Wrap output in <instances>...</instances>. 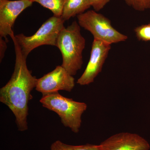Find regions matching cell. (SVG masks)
Segmentation results:
<instances>
[{"instance_id": "e0dca14e", "label": "cell", "mask_w": 150, "mask_h": 150, "mask_svg": "<svg viewBox=\"0 0 150 150\" xmlns=\"http://www.w3.org/2000/svg\"><path fill=\"white\" fill-rule=\"evenodd\" d=\"M4 1V0H0V1Z\"/></svg>"}, {"instance_id": "9c48e42d", "label": "cell", "mask_w": 150, "mask_h": 150, "mask_svg": "<svg viewBox=\"0 0 150 150\" xmlns=\"http://www.w3.org/2000/svg\"><path fill=\"white\" fill-rule=\"evenodd\" d=\"M100 150H149L145 139L134 133L122 132L109 137L99 144Z\"/></svg>"}, {"instance_id": "7c38bea8", "label": "cell", "mask_w": 150, "mask_h": 150, "mask_svg": "<svg viewBox=\"0 0 150 150\" xmlns=\"http://www.w3.org/2000/svg\"><path fill=\"white\" fill-rule=\"evenodd\" d=\"M51 150H100L99 145L86 144L79 146H73L57 141L52 144Z\"/></svg>"}, {"instance_id": "30bf717a", "label": "cell", "mask_w": 150, "mask_h": 150, "mask_svg": "<svg viewBox=\"0 0 150 150\" xmlns=\"http://www.w3.org/2000/svg\"><path fill=\"white\" fill-rule=\"evenodd\" d=\"M91 7L89 0H67L61 17L65 21H67L84 13Z\"/></svg>"}, {"instance_id": "2e32d148", "label": "cell", "mask_w": 150, "mask_h": 150, "mask_svg": "<svg viewBox=\"0 0 150 150\" xmlns=\"http://www.w3.org/2000/svg\"><path fill=\"white\" fill-rule=\"evenodd\" d=\"M3 38L0 37V60L1 62L4 57L5 53L6 50L7 41Z\"/></svg>"}, {"instance_id": "5bb4252c", "label": "cell", "mask_w": 150, "mask_h": 150, "mask_svg": "<svg viewBox=\"0 0 150 150\" xmlns=\"http://www.w3.org/2000/svg\"><path fill=\"white\" fill-rule=\"evenodd\" d=\"M126 4L135 10L143 11L150 9V0H123Z\"/></svg>"}, {"instance_id": "8992f818", "label": "cell", "mask_w": 150, "mask_h": 150, "mask_svg": "<svg viewBox=\"0 0 150 150\" xmlns=\"http://www.w3.org/2000/svg\"><path fill=\"white\" fill-rule=\"evenodd\" d=\"M75 79L62 66L38 79L35 90L46 95L59 91L71 92L74 87Z\"/></svg>"}, {"instance_id": "7a4b0ae2", "label": "cell", "mask_w": 150, "mask_h": 150, "mask_svg": "<svg viewBox=\"0 0 150 150\" xmlns=\"http://www.w3.org/2000/svg\"><path fill=\"white\" fill-rule=\"evenodd\" d=\"M85 46V39L81 34V26L76 21L64 27L60 32L57 47L62 54V66L72 76L76 74L82 67L83 52Z\"/></svg>"}, {"instance_id": "52a82bcc", "label": "cell", "mask_w": 150, "mask_h": 150, "mask_svg": "<svg viewBox=\"0 0 150 150\" xmlns=\"http://www.w3.org/2000/svg\"><path fill=\"white\" fill-rule=\"evenodd\" d=\"M110 49V44L94 39L89 60L83 74L77 81V83L81 86H85L93 82L95 79L102 71Z\"/></svg>"}, {"instance_id": "6da1fadb", "label": "cell", "mask_w": 150, "mask_h": 150, "mask_svg": "<svg viewBox=\"0 0 150 150\" xmlns=\"http://www.w3.org/2000/svg\"><path fill=\"white\" fill-rule=\"evenodd\" d=\"M15 35L11 38L16 54L14 69L8 82L0 89V101L13 113L18 131H23L28 129V103L38 79L28 69L26 59L23 56Z\"/></svg>"}, {"instance_id": "5b68a950", "label": "cell", "mask_w": 150, "mask_h": 150, "mask_svg": "<svg viewBox=\"0 0 150 150\" xmlns=\"http://www.w3.org/2000/svg\"><path fill=\"white\" fill-rule=\"evenodd\" d=\"M81 27L89 31L94 39L111 45L126 41L128 36L113 27L110 20L94 10L87 11L77 16Z\"/></svg>"}, {"instance_id": "ba28073f", "label": "cell", "mask_w": 150, "mask_h": 150, "mask_svg": "<svg viewBox=\"0 0 150 150\" xmlns=\"http://www.w3.org/2000/svg\"><path fill=\"white\" fill-rule=\"evenodd\" d=\"M31 0H4L0 1V37L8 42L7 36L15 35L13 25L18 17L33 4Z\"/></svg>"}, {"instance_id": "8fae6325", "label": "cell", "mask_w": 150, "mask_h": 150, "mask_svg": "<svg viewBox=\"0 0 150 150\" xmlns=\"http://www.w3.org/2000/svg\"><path fill=\"white\" fill-rule=\"evenodd\" d=\"M38 3L44 8L51 11L54 16H62L63 9L67 0H31Z\"/></svg>"}, {"instance_id": "3957f363", "label": "cell", "mask_w": 150, "mask_h": 150, "mask_svg": "<svg viewBox=\"0 0 150 150\" xmlns=\"http://www.w3.org/2000/svg\"><path fill=\"white\" fill-rule=\"evenodd\" d=\"M40 102L43 107L56 112L65 127L75 133L79 131L82 115L87 108L86 103L65 97L59 92L43 96Z\"/></svg>"}, {"instance_id": "9a60e30c", "label": "cell", "mask_w": 150, "mask_h": 150, "mask_svg": "<svg viewBox=\"0 0 150 150\" xmlns=\"http://www.w3.org/2000/svg\"><path fill=\"white\" fill-rule=\"evenodd\" d=\"M110 0H89L93 10L98 12L102 10L110 2Z\"/></svg>"}, {"instance_id": "277c9868", "label": "cell", "mask_w": 150, "mask_h": 150, "mask_svg": "<svg viewBox=\"0 0 150 150\" xmlns=\"http://www.w3.org/2000/svg\"><path fill=\"white\" fill-rule=\"evenodd\" d=\"M65 22L62 17L53 16L44 22L31 36H26L23 33L15 35V39L19 46L23 57L27 59L28 54L33 49L43 45L57 47L58 38L65 27Z\"/></svg>"}, {"instance_id": "4fadbf2b", "label": "cell", "mask_w": 150, "mask_h": 150, "mask_svg": "<svg viewBox=\"0 0 150 150\" xmlns=\"http://www.w3.org/2000/svg\"><path fill=\"white\" fill-rule=\"evenodd\" d=\"M134 31L137 39L139 40L150 41V22L136 27Z\"/></svg>"}]
</instances>
